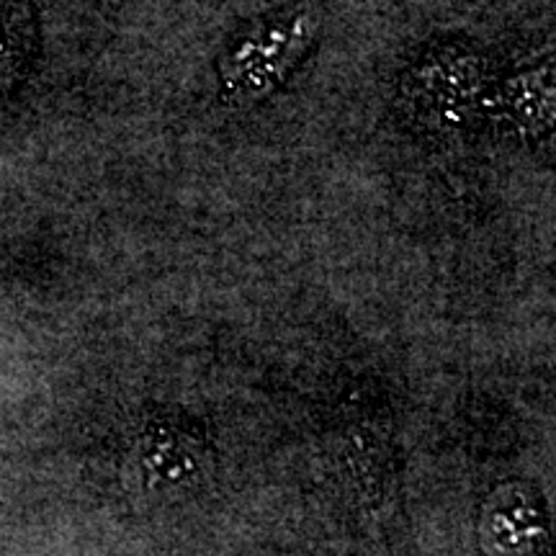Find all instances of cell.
I'll use <instances>...</instances> for the list:
<instances>
[{
	"label": "cell",
	"mask_w": 556,
	"mask_h": 556,
	"mask_svg": "<svg viewBox=\"0 0 556 556\" xmlns=\"http://www.w3.org/2000/svg\"><path fill=\"white\" fill-rule=\"evenodd\" d=\"M315 31V13L304 9L263 18L235 39L219 62L225 96L235 103L261 101L302 60Z\"/></svg>",
	"instance_id": "6da1fadb"
},
{
	"label": "cell",
	"mask_w": 556,
	"mask_h": 556,
	"mask_svg": "<svg viewBox=\"0 0 556 556\" xmlns=\"http://www.w3.org/2000/svg\"><path fill=\"white\" fill-rule=\"evenodd\" d=\"M415 93L420 111L438 122H462L484 93V62L467 50H441L415 70Z\"/></svg>",
	"instance_id": "7a4b0ae2"
},
{
	"label": "cell",
	"mask_w": 556,
	"mask_h": 556,
	"mask_svg": "<svg viewBox=\"0 0 556 556\" xmlns=\"http://www.w3.org/2000/svg\"><path fill=\"white\" fill-rule=\"evenodd\" d=\"M142 467L152 482H180L199 475L201 448L197 438L180 433V430H152L142 441Z\"/></svg>",
	"instance_id": "3957f363"
},
{
	"label": "cell",
	"mask_w": 556,
	"mask_h": 556,
	"mask_svg": "<svg viewBox=\"0 0 556 556\" xmlns=\"http://www.w3.org/2000/svg\"><path fill=\"white\" fill-rule=\"evenodd\" d=\"M552 67H539L523 73L505 88V106L520 127L531 131H544L554 116V88Z\"/></svg>",
	"instance_id": "277c9868"
}]
</instances>
